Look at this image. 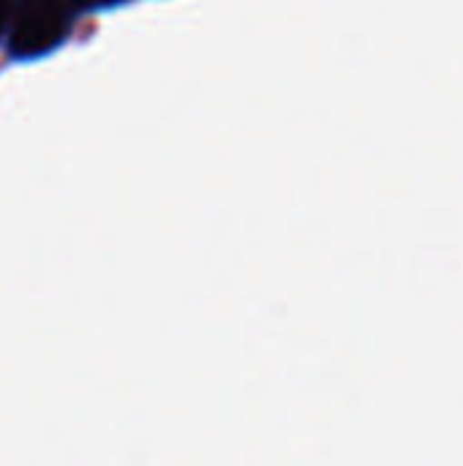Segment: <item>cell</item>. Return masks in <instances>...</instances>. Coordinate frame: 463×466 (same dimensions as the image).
I'll use <instances>...</instances> for the list:
<instances>
[{
	"label": "cell",
	"instance_id": "2",
	"mask_svg": "<svg viewBox=\"0 0 463 466\" xmlns=\"http://www.w3.org/2000/svg\"><path fill=\"white\" fill-rule=\"evenodd\" d=\"M8 19H11V0H0V33L5 30Z\"/></svg>",
	"mask_w": 463,
	"mask_h": 466
},
{
	"label": "cell",
	"instance_id": "1",
	"mask_svg": "<svg viewBox=\"0 0 463 466\" xmlns=\"http://www.w3.org/2000/svg\"><path fill=\"white\" fill-rule=\"evenodd\" d=\"M71 30L65 0H16L8 52L16 60H30L52 52Z\"/></svg>",
	"mask_w": 463,
	"mask_h": 466
},
{
	"label": "cell",
	"instance_id": "3",
	"mask_svg": "<svg viewBox=\"0 0 463 466\" xmlns=\"http://www.w3.org/2000/svg\"><path fill=\"white\" fill-rule=\"evenodd\" d=\"M74 3L82 5V8H104V5H112L117 0H74Z\"/></svg>",
	"mask_w": 463,
	"mask_h": 466
}]
</instances>
